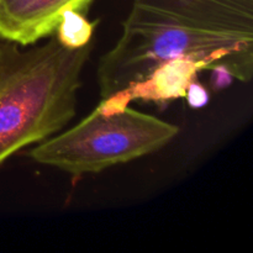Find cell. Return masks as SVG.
Returning <instances> with one entry per match:
<instances>
[{"mask_svg":"<svg viewBox=\"0 0 253 253\" xmlns=\"http://www.w3.org/2000/svg\"><path fill=\"white\" fill-rule=\"evenodd\" d=\"M20 46L0 42V166L71 123L94 41L73 49L53 34L41 46Z\"/></svg>","mask_w":253,"mask_h":253,"instance_id":"2","label":"cell"},{"mask_svg":"<svg viewBox=\"0 0 253 253\" xmlns=\"http://www.w3.org/2000/svg\"><path fill=\"white\" fill-rule=\"evenodd\" d=\"M96 22H90L83 14L68 10L62 15L56 36L68 48H81L93 41Z\"/></svg>","mask_w":253,"mask_h":253,"instance_id":"5","label":"cell"},{"mask_svg":"<svg viewBox=\"0 0 253 253\" xmlns=\"http://www.w3.org/2000/svg\"><path fill=\"white\" fill-rule=\"evenodd\" d=\"M184 98L187 99L188 104L193 109L204 108L209 103V93H208V90L202 84L195 81H193L188 85Z\"/></svg>","mask_w":253,"mask_h":253,"instance_id":"6","label":"cell"},{"mask_svg":"<svg viewBox=\"0 0 253 253\" xmlns=\"http://www.w3.org/2000/svg\"><path fill=\"white\" fill-rule=\"evenodd\" d=\"M210 72L212 73L211 78H210V83H211L212 88L216 89V90L226 88L235 81L234 76L225 67H216V68L211 69Z\"/></svg>","mask_w":253,"mask_h":253,"instance_id":"7","label":"cell"},{"mask_svg":"<svg viewBox=\"0 0 253 253\" xmlns=\"http://www.w3.org/2000/svg\"><path fill=\"white\" fill-rule=\"evenodd\" d=\"M179 132L177 125L130 106L94 109L69 130L40 142L30 157L77 178L150 155Z\"/></svg>","mask_w":253,"mask_h":253,"instance_id":"3","label":"cell"},{"mask_svg":"<svg viewBox=\"0 0 253 253\" xmlns=\"http://www.w3.org/2000/svg\"><path fill=\"white\" fill-rule=\"evenodd\" d=\"M94 0H0V39L31 46L56 32L68 10L85 14Z\"/></svg>","mask_w":253,"mask_h":253,"instance_id":"4","label":"cell"},{"mask_svg":"<svg viewBox=\"0 0 253 253\" xmlns=\"http://www.w3.org/2000/svg\"><path fill=\"white\" fill-rule=\"evenodd\" d=\"M177 58L203 71L225 67L237 81H251L253 0H132L118 42L99 61L101 98Z\"/></svg>","mask_w":253,"mask_h":253,"instance_id":"1","label":"cell"}]
</instances>
